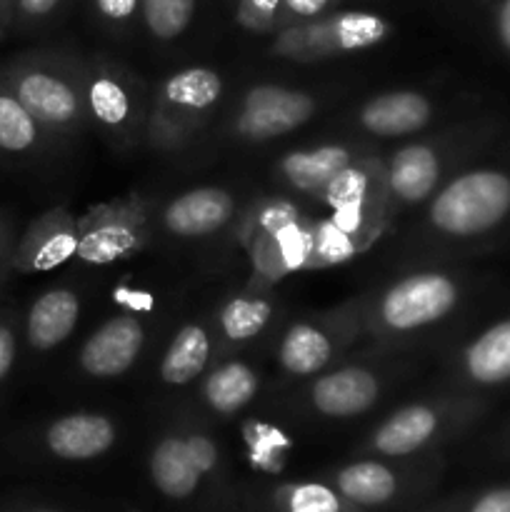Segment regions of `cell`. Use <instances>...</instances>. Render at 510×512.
<instances>
[{"label": "cell", "instance_id": "4fadbf2b", "mask_svg": "<svg viewBox=\"0 0 510 512\" xmlns=\"http://www.w3.org/2000/svg\"><path fill=\"white\" fill-rule=\"evenodd\" d=\"M403 375L383 358L340 360L308 380L300 393V408L318 420H355L375 408L390 385Z\"/></svg>", "mask_w": 510, "mask_h": 512}, {"label": "cell", "instance_id": "ee69618b", "mask_svg": "<svg viewBox=\"0 0 510 512\" xmlns=\"http://www.w3.org/2000/svg\"><path fill=\"white\" fill-rule=\"evenodd\" d=\"M505 453L510 455V435H508V438H505Z\"/></svg>", "mask_w": 510, "mask_h": 512}, {"label": "cell", "instance_id": "8992f818", "mask_svg": "<svg viewBox=\"0 0 510 512\" xmlns=\"http://www.w3.org/2000/svg\"><path fill=\"white\" fill-rule=\"evenodd\" d=\"M443 475L440 453L423 458H358L325 470L320 478L333 485L343 498L358 508L375 510H405L428 503Z\"/></svg>", "mask_w": 510, "mask_h": 512}, {"label": "cell", "instance_id": "277c9868", "mask_svg": "<svg viewBox=\"0 0 510 512\" xmlns=\"http://www.w3.org/2000/svg\"><path fill=\"white\" fill-rule=\"evenodd\" d=\"M510 220V170L475 165L445 180L425 203L428 238L468 243L493 235Z\"/></svg>", "mask_w": 510, "mask_h": 512}, {"label": "cell", "instance_id": "f35d334b", "mask_svg": "<svg viewBox=\"0 0 510 512\" xmlns=\"http://www.w3.org/2000/svg\"><path fill=\"white\" fill-rule=\"evenodd\" d=\"M245 440L250 443V453L258 460L263 458H278L285 448H288V440L280 433L278 428L268 423H260V420H250L245 425Z\"/></svg>", "mask_w": 510, "mask_h": 512}, {"label": "cell", "instance_id": "603a6c76", "mask_svg": "<svg viewBox=\"0 0 510 512\" xmlns=\"http://www.w3.org/2000/svg\"><path fill=\"white\" fill-rule=\"evenodd\" d=\"M453 378L475 390L510 383V318L495 320L460 348L453 363Z\"/></svg>", "mask_w": 510, "mask_h": 512}, {"label": "cell", "instance_id": "52a82bcc", "mask_svg": "<svg viewBox=\"0 0 510 512\" xmlns=\"http://www.w3.org/2000/svg\"><path fill=\"white\" fill-rule=\"evenodd\" d=\"M225 95L218 68L190 65L165 75L150 93L145 145L153 153H180L215 118Z\"/></svg>", "mask_w": 510, "mask_h": 512}, {"label": "cell", "instance_id": "7402d4cb", "mask_svg": "<svg viewBox=\"0 0 510 512\" xmlns=\"http://www.w3.org/2000/svg\"><path fill=\"white\" fill-rule=\"evenodd\" d=\"M80 320V295L68 285L43 290L28 305L20 323V338L30 355H45L60 348L75 333Z\"/></svg>", "mask_w": 510, "mask_h": 512}, {"label": "cell", "instance_id": "bcb514c9", "mask_svg": "<svg viewBox=\"0 0 510 512\" xmlns=\"http://www.w3.org/2000/svg\"><path fill=\"white\" fill-rule=\"evenodd\" d=\"M233 5H235V0H233Z\"/></svg>", "mask_w": 510, "mask_h": 512}, {"label": "cell", "instance_id": "6da1fadb", "mask_svg": "<svg viewBox=\"0 0 510 512\" xmlns=\"http://www.w3.org/2000/svg\"><path fill=\"white\" fill-rule=\"evenodd\" d=\"M0 80L18 95L55 145L73 143L90 125L80 55L60 48L25 50L0 65Z\"/></svg>", "mask_w": 510, "mask_h": 512}, {"label": "cell", "instance_id": "8d00e7d4", "mask_svg": "<svg viewBox=\"0 0 510 512\" xmlns=\"http://www.w3.org/2000/svg\"><path fill=\"white\" fill-rule=\"evenodd\" d=\"M280 0H235V23L253 35H273Z\"/></svg>", "mask_w": 510, "mask_h": 512}, {"label": "cell", "instance_id": "1f68e13d", "mask_svg": "<svg viewBox=\"0 0 510 512\" xmlns=\"http://www.w3.org/2000/svg\"><path fill=\"white\" fill-rule=\"evenodd\" d=\"M415 512H510V480L465 490L443 500H428Z\"/></svg>", "mask_w": 510, "mask_h": 512}, {"label": "cell", "instance_id": "ffe728a7", "mask_svg": "<svg viewBox=\"0 0 510 512\" xmlns=\"http://www.w3.org/2000/svg\"><path fill=\"white\" fill-rule=\"evenodd\" d=\"M325 213H355L385 218L393 223L388 203V185H385L383 155H360L350 165H345L323 190L313 198Z\"/></svg>", "mask_w": 510, "mask_h": 512}, {"label": "cell", "instance_id": "8fae6325", "mask_svg": "<svg viewBox=\"0 0 510 512\" xmlns=\"http://www.w3.org/2000/svg\"><path fill=\"white\" fill-rule=\"evenodd\" d=\"M393 30L395 25L373 10H335L313 23L273 33L268 55L290 63H323L378 48L393 35Z\"/></svg>", "mask_w": 510, "mask_h": 512}, {"label": "cell", "instance_id": "cb8c5ba5", "mask_svg": "<svg viewBox=\"0 0 510 512\" xmlns=\"http://www.w3.org/2000/svg\"><path fill=\"white\" fill-rule=\"evenodd\" d=\"M275 300L268 295V288L248 285L243 293L233 295L220 305L215 315V340L218 353L228 355L243 345L253 343L263 335V330L273 323Z\"/></svg>", "mask_w": 510, "mask_h": 512}, {"label": "cell", "instance_id": "7bdbcfd3", "mask_svg": "<svg viewBox=\"0 0 510 512\" xmlns=\"http://www.w3.org/2000/svg\"><path fill=\"white\" fill-rule=\"evenodd\" d=\"M18 512H63V510H53V508H25V510H18Z\"/></svg>", "mask_w": 510, "mask_h": 512}, {"label": "cell", "instance_id": "836d02e7", "mask_svg": "<svg viewBox=\"0 0 510 512\" xmlns=\"http://www.w3.org/2000/svg\"><path fill=\"white\" fill-rule=\"evenodd\" d=\"M68 0H15L10 35H35L63 18Z\"/></svg>", "mask_w": 510, "mask_h": 512}, {"label": "cell", "instance_id": "74e56055", "mask_svg": "<svg viewBox=\"0 0 510 512\" xmlns=\"http://www.w3.org/2000/svg\"><path fill=\"white\" fill-rule=\"evenodd\" d=\"M20 320L13 310H0V390L13 375L20 353Z\"/></svg>", "mask_w": 510, "mask_h": 512}, {"label": "cell", "instance_id": "d590c367", "mask_svg": "<svg viewBox=\"0 0 510 512\" xmlns=\"http://www.w3.org/2000/svg\"><path fill=\"white\" fill-rule=\"evenodd\" d=\"M345 0H280L278 15H275V33L293 25L313 23L323 15L340 10Z\"/></svg>", "mask_w": 510, "mask_h": 512}, {"label": "cell", "instance_id": "60d3db41", "mask_svg": "<svg viewBox=\"0 0 510 512\" xmlns=\"http://www.w3.org/2000/svg\"><path fill=\"white\" fill-rule=\"evenodd\" d=\"M15 235L13 220H10L8 213L0 210V285L5 283L10 273H13V250H15Z\"/></svg>", "mask_w": 510, "mask_h": 512}, {"label": "cell", "instance_id": "f1b7e54d", "mask_svg": "<svg viewBox=\"0 0 510 512\" xmlns=\"http://www.w3.org/2000/svg\"><path fill=\"white\" fill-rule=\"evenodd\" d=\"M270 512H368L350 503L323 478L290 480L270 490Z\"/></svg>", "mask_w": 510, "mask_h": 512}, {"label": "cell", "instance_id": "83f0119b", "mask_svg": "<svg viewBox=\"0 0 510 512\" xmlns=\"http://www.w3.org/2000/svg\"><path fill=\"white\" fill-rule=\"evenodd\" d=\"M210 360H213V333L205 323L193 320L180 325L178 333L173 335L160 358L158 375L170 388H183L208 373Z\"/></svg>", "mask_w": 510, "mask_h": 512}, {"label": "cell", "instance_id": "484cf974", "mask_svg": "<svg viewBox=\"0 0 510 512\" xmlns=\"http://www.w3.org/2000/svg\"><path fill=\"white\" fill-rule=\"evenodd\" d=\"M260 393V373L245 360L225 358L205 373L200 400L218 418L243 413Z\"/></svg>", "mask_w": 510, "mask_h": 512}, {"label": "cell", "instance_id": "ba28073f", "mask_svg": "<svg viewBox=\"0 0 510 512\" xmlns=\"http://www.w3.org/2000/svg\"><path fill=\"white\" fill-rule=\"evenodd\" d=\"M485 130L478 125H458L438 135H420L383 155L390 215H400L415 205H425L435 190L453 178L468 153L478 148Z\"/></svg>", "mask_w": 510, "mask_h": 512}, {"label": "cell", "instance_id": "30bf717a", "mask_svg": "<svg viewBox=\"0 0 510 512\" xmlns=\"http://www.w3.org/2000/svg\"><path fill=\"white\" fill-rule=\"evenodd\" d=\"M323 108V95L283 83H250L235 98L218 135L230 145H265L303 128Z\"/></svg>", "mask_w": 510, "mask_h": 512}, {"label": "cell", "instance_id": "7c38bea8", "mask_svg": "<svg viewBox=\"0 0 510 512\" xmlns=\"http://www.w3.org/2000/svg\"><path fill=\"white\" fill-rule=\"evenodd\" d=\"M363 335V298L348 300L328 313L293 320L280 335L275 360L288 378L310 380L340 363Z\"/></svg>", "mask_w": 510, "mask_h": 512}, {"label": "cell", "instance_id": "44dd1931", "mask_svg": "<svg viewBox=\"0 0 510 512\" xmlns=\"http://www.w3.org/2000/svg\"><path fill=\"white\" fill-rule=\"evenodd\" d=\"M118 443V423L105 413H68L38 433V448L48 458L85 463L103 458Z\"/></svg>", "mask_w": 510, "mask_h": 512}, {"label": "cell", "instance_id": "5b68a950", "mask_svg": "<svg viewBox=\"0 0 510 512\" xmlns=\"http://www.w3.org/2000/svg\"><path fill=\"white\" fill-rule=\"evenodd\" d=\"M483 413L475 398L440 395L405 403L385 415L355 448L375 458H423L435 455L465 433Z\"/></svg>", "mask_w": 510, "mask_h": 512}, {"label": "cell", "instance_id": "3957f363", "mask_svg": "<svg viewBox=\"0 0 510 512\" xmlns=\"http://www.w3.org/2000/svg\"><path fill=\"white\" fill-rule=\"evenodd\" d=\"M253 268L255 288H273L283 278L313 270V215L295 195L255 200L235 228Z\"/></svg>", "mask_w": 510, "mask_h": 512}, {"label": "cell", "instance_id": "7a4b0ae2", "mask_svg": "<svg viewBox=\"0 0 510 512\" xmlns=\"http://www.w3.org/2000/svg\"><path fill=\"white\" fill-rule=\"evenodd\" d=\"M463 298L465 285L458 273L415 270L363 298L365 335L383 350L420 338L453 318Z\"/></svg>", "mask_w": 510, "mask_h": 512}, {"label": "cell", "instance_id": "9c48e42d", "mask_svg": "<svg viewBox=\"0 0 510 512\" xmlns=\"http://www.w3.org/2000/svg\"><path fill=\"white\" fill-rule=\"evenodd\" d=\"M83 90L88 123L113 150L145 143L150 90L123 60L105 53L83 58Z\"/></svg>", "mask_w": 510, "mask_h": 512}, {"label": "cell", "instance_id": "5bb4252c", "mask_svg": "<svg viewBox=\"0 0 510 512\" xmlns=\"http://www.w3.org/2000/svg\"><path fill=\"white\" fill-rule=\"evenodd\" d=\"M153 228V200L138 193L105 200L78 218L75 258L85 265H110L133 258L148 245Z\"/></svg>", "mask_w": 510, "mask_h": 512}, {"label": "cell", "instance_id": "f546056e", "mask_svg": "<svg viewBox=\"0 0 510 512\" xmlns=\"http://www.w3.org/2000/svg\"><path fill=\"white\" fill-rule=\"evenodd\" d=\"M198 0H140V30L153 45H173L193 28Z\"/></svg>", "mask_w": 510, "mask_h": 512}, {"label": "cell", "instance_id": "2e32d148", "mask_svg": "<svg viewBox=\"0 0 510 512\" xmlns=\"http://www.w3.org/2000/svg\"><path fill=\"white\" fill-rule=\"evenodd\" d=\"M368 153H373V148L360 140H328L308 148H295L275 160L270 178L288 195L313 200L345 165Z\"/></svg>", "mask_w": 510, "mask_h": 512}, {"label": "cell", "instance_id": "f6af8a7d", "mask_svg": "<svg viewBox=\"0 0 510 512\" xmlns=\"http://www.w3.org/2000/svg\"><path fill=\"white\" fill-rule=\"evenodd\" d=\"M5 38H8V33H5V28L0 25V40H5Z\"/></svg>", "mask_w": 510, "mask_h": 512}, {"label": "cell", "instance_id": "d4e9b609", "mask_svg": "<svg viewBox=\"0 0 510 512\" xmlns=\"http://www.w3.org/2000/svg\"><path fill=\"white\" fill-rule=\"evenodd\" d=\"M148 475L153 488L158 490L163 498L173 500V503H185L193 498L205 483L200 473L195 470L193 460H190L188 450H185L183 435L180 430H170V433L160 435L148 450Z\"/></svg>", "mask_w": 510, "mask_h": 512}, {"label": "cell", "instance_id": "d6a6232c", "mask_svg": "<svg viewBox=\"0 0 510 512\" xmlns=\"http://www.w3.org/2000/svg\"><path fill=\"white\" fill-rule=\"evenodd\" d=\"M88 15L108 38L128 40L140 30V0H88Z\"/></svg>", "mask_w": 510, "mask_h": 512}, {"label": "cell", "instance_id": "d6986e66", "mask_svg": "<svg viewBox=\"0 0 510 512\" xmlns=\"http://www.w3.org/2000/svg\"><path fill=\"white\" fill-rule=\"evenodd\" d=\"M145 348V323L138 313L113 315L88 335L78 350L80 373L93 380H113L138 363Z\"/></svg>", "mask_w": 510, "mask_h": 512}, {"label": "cell", "instance_id": "9a60e30c", "mask_svg": "<svg viewBox=\"0 0 510 512\" xmlns=\"http://www.w3.org/2000/svg\"><path fill=\"white\" fill-rule=\"evenodd\" d=\"M438 115V100L423 90L400 88L370 95L345 115V128L373 140H405L420 135Z\"/></svg>", "mask_w": 510, "mask_h": 512}, {"label": "cell", "instance_id": "4dcf8cb0", "mask_svg": "<svg viewBox=\"0 0 510 512\" xmlns=\"http://www.w3.org/2000/svg\"><path fill=\"white\" fill-rule=\"evenodd\" d=\"M365 250L368 248L328 213L313 215V270L340 265Z\"/></svg>", "mask_w": 510, "mask_h": 512}, {"label": "cell", "instance_id": "ac0fdd59", "mask_svg": "<svg viewBox=\"0 0 510 512\" xmlns=\"http://www.w3.org/2000/svg\"><path fill=\"white\" fill-rule=\"evenodd\" d=\"M78 218L63 205L30 220L13 250L15 275H40L60 268L78 255Z\"/></svg>", "mask_w": 510, "mask_h": 512}, {"label": "cell", "instance_id": "ab89813d", "mask_svg": "<svg viewBox=\"0 0 510 512\" xmlns=\"http://www.w3.org/2000/svg\"><path fill=\"white\" fill-rule=\"evenodd\" d=\"M485 8L495 40L510 55V0H485Z\"/></svg>", "mask_w": 510, "mask_h": 512}, {"label": "cell", "instance_id": "4316f807", "mask_svg": "<svg viewBox=\"0 0 510 512\" xmlns=\"http://www.w3.org/2000/svg\"><path fill=\"white\" fill-rule=\"evenodd\" d=\"M50 148H55V143L43 125L0 80V158L10 163H30Z\"/></svg>", "mask_w": 510, "mask_h": 512}, {"label": "cell", "instance_id": "e575fe53", "mask_svg": "<svg viewBox=\"0 0 510 512\" xmlns=\"http://www.w3.org/2000/svg\"><path fill=\"white\" fill-rule=\"evenodd\" d=\"M180 435H183L185 450H188L190 460H193V465H195V470L200 473V478L203 480L218 478L220 475L218 440H215L205 428H195V425L180 430Z\"/></svg>", "mask_w": 510, "mask_h": 512}, {"label": "cell", "instance_id": "e0dca14e", "mask_svg": "<svg viewBox=\"0 0 510 512\" xmlns=\"http://www.w3.org/2000/svg\"><path fill=\"white\" fill-rule=\"evenodd\" d=\"M240 218L238 195L220 185H200L170 198L155 213V225L175 240H205Z\"/></svg>", "mask_w": 510, "mask_h": 512}, {"label": "cell", "instance_id": "b9f144b4", "mask_svg": "<svg viewBox=\"0 0 510 512\" xmlns=\"http://www.w3.org/2000/svg\"><path fill=\"white\" fill-rule=\"evenodd\" d=\"M13 8H15V0H0V25H3L8 35H10V28H13Z\"/></svg>", "mask_w": 510, "mask_h": 512}]
</instances>
